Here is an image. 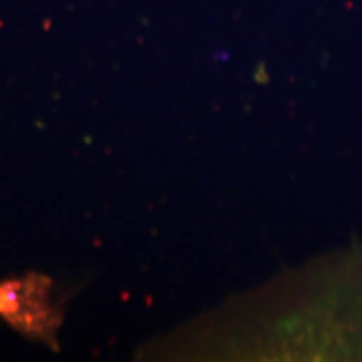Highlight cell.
Segmentation results:
<instances>
[{"label":"cell","instance_id":"obj_1","mask_svg":"<svg viewBox=\"0 0 362 362\" xmlns=\"http://www.w3.org/2000/svg\"><path fill=\"white\" fill-rule=\"evenodd\" d=\"M21 309L19 296H17L16 288L11 285L0 287V314L4 315H13Z\"/></svg>","mask_w":362,"mask_h":362}]
</instances>
